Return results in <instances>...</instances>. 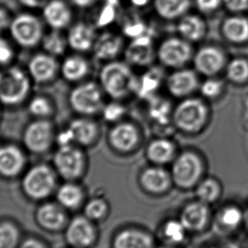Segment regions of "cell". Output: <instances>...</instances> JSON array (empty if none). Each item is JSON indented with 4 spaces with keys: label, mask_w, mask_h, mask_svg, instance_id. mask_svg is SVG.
<instances>
[{
    "label": "cell",
    "mask_w": 248,
    "mask_h": 248,
    "mask_svg": "<svg viewBox=\"0 0 248 248\" xmlns=\"http://www.w3.org/2000/svg\"><path fill=\"white\" fill-rule=\"evenodd\" d=\"M209 120V109L200 98L183 99L172 111L173 127L183 134L196 135L202 132Z\"/></svg>",
    "instance_id": "3957f363"
},
{
    "label": "cell",
    "mask_w": 248,
    "mask_h": 248,
    "mask_svg": "<svg viewBox=\"0 0 248 248\" xmlns=\"http://www.w3.org/2000/svg\"><path fill=\"white\" fill-rule=\"evenodd\" d=\"M20 248H46L45 245L35 239H29L21 244Z\"/></svg>",
    "instance_id": "681fc988"
},
{
    "label": "cell",
    "mask_w": 248,
    "mask_h": 248,
    "mask_svg": "<svg viewBox=\"0 0 248 248\" xmlns=\"http://www.w3.org/2000/svg\"><path fill=\"white\" fill-rule=\"evenodd\" d=\"M138 184L143 192L152 197L164 196L174 187L170 171L165 167L152 164L139 173Z\"/></svg>",
    "instance_id": "9c48e42d"
},
{
    "label": "cell",
    "mask_w": 248,
    "mask_h": 248,
    "mask_svg": "<svg viewBox=\"0 0 248 248\" xmlns=\"http://www.w3.org/2000/svg\"><path fill=\"white\" fill-rule=\"evenodd\" d=\"M96 38L94 28L83 22L73 26L66 37L70 48L82 53L93 49Z\"/></svg>",
    "instance_id": "d4e9b609"
},
{
    "label": "cell",
    "mask_w": 248,
    "mask_h": 248,
    "mask_svg": "<svg viewBox=\"0 0 248 248\" xmlns=\"http://www.w3.org/2000/svg\"><path fill=\"white\" fill-rule=\"evenodd\" d=\"M169 108V104L165 100H155L152 102L150 109V117H152V121L157 124L159 127L169 125V115H172L170 114Z\"/></svg>",
    "instance_id": "ab89813d"
},
{
    "label": "cell",
    "mask_w": 248,
    "mask_h": 248,
    "mask_svg": "<svg viewBox=\"0 0 248 248\" xmlns=\"http://www.w3.org/2000/svg\"><path fill=\"white\" fill-rule=\"evenodd\" d=\"M55 186V175L46 166H36L27 173L23 180L25 192L33 199L48 197Z\"/></svg>",
    "instance_id": "7c38bea8"
},
{
    "label": "cell",
    "mask_w": 248,
    "mask_h": 248,
    "mask_svg": "<svg viewBox=\"0 0 248 248\" xmlns=\"http://www.w3.org/2000/svg\"><path fill=\"white\" fill-rule=\"evenodd\" d=\"M166 89L169 94L177 99L190 97L199 90L200 81L195 70L186 67L172 72L165 79Z\"/></svg>",
    "instance_id": "4fadbf2b"
},
{
    "label": "cell",
    "mask_w": 248,
    "mask_h": 248,
    "mask_svg": "<svg viewBox=\"0 0 248 248\" xmlns=\"http://www.w3.org/2000/svg\"><path fill=\"white\" fill-rule=\"evenodd\" d=\"M177 248V247H172V246H168V245H163V246H161V247H159V248Z\"/></svg>",
    "instance_id": "db71d44e"
},
{
    "label": "cell",
    "mask_w": 248,
    "mask_h": 248,
    "mask_svg": "<svg viewBox=\"0 0 248 248\" xmlns=\"http://www.w3.org/2000/svg\"><path fill=\"white\" fill-rule=\"evenodd\" d=\"M125 52L128 64L142 67L150 66L156 56V49L149 34L132 39Z\"/></svg>",
    "instance_id": "ac0fdd59"
},
{
    "label": "cell",
    "mask_w": 248,
    "mask_h": 248,
    "mask_svg": "<svg viewBox=\"0 0 248 248\" xmlns=\"http://www.w3.org/2000/svg\"><path fill=\"white\" fill-rule=\"evenodd\" d=\"M31 90L30 76L16 66L0 73V102L16 106L28 96Z\"/></svg>",
    "instance_id": "277c9868"
},
{
    "label": "cell",
    "mask_w": 248,
    "mask_h": 248,
    "mask_svg": "<svg viewBox=\"0 0 248 248\" xmlns=\"http://www.w3.org/2000/svg\"><path fill=\"white\" fill-rule=\"evenodd\" d=\"M159 233L164 245L177 247L186 241L189 232L179 218H169L161 224Z\"/></svg>",
    "instance_id": "4dcf8cb0"
},
{
    "label": "cell",
    "mask_w": 248,
    "mask_h": 248,
    "mask_svg": "<svg viewBox=\"0 0 248 248\" xmlns=\"http://www.w3.org/2000/svg\"><path fill=\"white\" fill-rule=\"evenodd\" d=\"M37 219L40 225L45 229L56 231L65 224L66 215L57 205L47 203L38 209Z\"/></svg>",
    "instance_id": "1f68e13d"
},
{
    "label": "cell",
    "mask_w": 248,
    "mask_h": 248,
    "mask_svg": "<svg viewBox=\"0 0 248 248\" xmlns=\"http://www.w3.org/2000/svg\"><path fill=\"white\" fill-rule=\"evenodd\" d=\"M28 109L33 116L41 118L48 117L52 112L51 104L46 98L42 96L33 98L29 103Z\"/></svg>",
    "instance_id": "7bdbcfd3"
},
{
    "label": "cell",
    "mask_w": 248,
    "mask_h": 248,
    "mask_svg": "<svg viewBox=\"0 0 248 248\" xmlns=\"http://www.w3.org/2000/svg\"><path fill=\"white\" fill-rule=\"evenodd\" d=\"M9 28L15 41L24 48L34 47L45 36L41 21L33 15H18L11 20Z\"/></svg>",
    "instance_id": "52a82bcc"
},
{
    "label": "cell",
    "mask_w": 248,
    "mask_h": 248,
    "mask_svg": "<svg viewBox=\"0 0 248 248\" xmlns=\"http://www.w3.org/2000/svg\"><path fill=\"white\" fill-rule=\"evenodd\" d=\"M207 30L206 22L198 15H186L179 19L177 24L179 37L190 44L202 40L207 34Z\"/></svg>",
    "instance_id": "cb8c5ba5"
},
{
    "label": "cell",
    "mask_w": 248,
    "mask_h": 248,
    "mask_svg": "<svg viewBox=\"0 0 248 248\" xmlns=\"http://www.w3.org/2000/svg\"><path fill=\"white\" fill-rule=\"evenodd\" d=\"M43 16L53 30H62L70 24L72 12L64 1L50 0L44 6Z\"/></svg>",
    "instance_id": "603a6c76"
},
{
    "label": "cell",
    "mask_w": 248,
    "mask_h": 248,
    "mask_svg": "<svg viewBox=\"0 0 248 248\" xmlns=\"http://www.w3.org/2000/svg\"><path fill=\"white\" fill-rule=\"evenodd\" d=\"M108 140L114 151L123 155H129L138 150L141 144L142 135L135 124L121 121L110 129Z\"/></svg>",
    "instance_id": "ba28073f"
},
{
    "label": "cell",
    "mask_w": 248,
    "mask_h": 248,
    "mask_svg": "<svg viewBox=\"0 0 248 248\" xmlns=\"http://www.w3.org/2000/svg\"><path fill=\"white\" fill-rule=\"evenodd\" d=\"M115 16H116L115 0H107V3L104 4L99 16L97 17V25L105 26V25L109 24L110 21H113Z\"/></svg>",
    "instance_id": "ee69618b"
},
{
    "label": "cell",
    "mask_w": 248,
    "mask_h": 248,
    "mask_svg": "<svg viewBox=\"0 0 248 248\" xmlns=\"http://www.w3.org/2000/svg\"><path fill=\"white\" fill-rule=\"evenodd\" d=\"M194 4L202 14H214L223 6V0H193Z\"/></svg>",
    "instance_id": "f6af8a7d"
},
{
    "label": "cell",
    "mask_w": 248,
    "mask_h": 248,
    "mask_svg": "<svg viewBox=\"0 0 248 248\" xmlns=\"http://www.w3.org/2000/svg\"><path fill=\"white\" fill-rule=\"evenodd\" d=\"M58 68L55 56L45 52L34 55L28 63L29 76L37 83H46L53 79Z\"/></svg>",
    "instance_id": "ffe728a7"
},
{
    "label": "cell",
    "mask_w": 248,
    "mask_h": 248,
    "mask_svg": "<svg viewBox=\"0 0 248 248\" xmlns=\"http://www.w3.org/2000/svg\"><path fill=\"white\" fill-rule=\"evenodd\" d=\"M103 118L108 123H119L126 114V107L119 103V100H115L110 103L105 104L101 110Z\"/></svg>",
    "instance_id": "b9f144b4"
},
{
    "label": "cell",
    "mask_w": 248,
    "mask_h": 248,
    "mask_svg": "<svg viewBox=\"0 0 248 248\" xmlns=\"http://www.w3.org/2000/svg\"><path fill=\"white\" fill-rule=\"evenodd\" d=\"M90 71L89 63L79 55H72L64 60L61 66L62 76L69 82L83 79Z\"/></svg>",
    "instance_id": "d6a6232c"
},
{
    "label": "cell",
    "mask_w": 248,
    "mask_h": 248,
    "mask_svg": "<svg viewBox=\"0 0 248 248\" xmlns=\"http://www.w3.org/2000/svg\"><path fill=\"white\" fill-rule=\"evenodd\" d=\"M206 171L203 156L191 149L179 152L170 169L173 186L183 191L194 190L206 177Z\"/></svg>",
    "instance_id": "7a4b0ae2"
},
{
    "label": "cell",
    "mask_w": 248,
    "mask_h": 248,
    "mask_svg": "<svg viewBox=\"0 0 248 248\" xmlns=\"http://www.w3.org/2000/svg\"><path fill=\"white\" fill-rule=\"evenodd\" d=\"M24 166V155L14 145L0 148V174L6 177L17 175Z\"/></svg>",
    "instance_id": "83f0119b"
},
{
    "label": "cell",
    "mask_w": 248,
    "mask_h": 248,
    "mask_svg": "<svg viewBox=\"0 0 248 248\" xmlns=\"http://www.w3.org/2000/svg\"><path fill=\"white\" fill-rule=\"evenodd\" d=\"M153 2V0H128L131 7L135 9H144Z\"/></svg>",
    "instance_id": "816d5d0a"
},
{
    "label": "cell",
    "mask_w": 248,
    "mask_h": 248,
    "mask_svg": "<svg viewBox=\"0 0 248 248\" xmlns=\"http://www.w3.org/2000/svg\"><path fill=\"white\" fill-rule=\"evenodd\" d=\"M225 76L234 84L248 83V60L237 57L227 62L224 68Z\"/></svg>",
    "instance_id": "e575fe53"
},
{
    "label": "cell",
    "mask_w": 248,
    "mask_h": 248,
    "mask_svg": "<svg viewBox=\"0 0 248 248\" xmlns=\"http://www.w3.org/2000/svg\"><path fill=\"white\" fill-rule=\"evenodd\" d=\"M192 62L195 71L199 75L211 78L224 71L227 59L219 47L206 45L194 53Z\"/></svg>",
    "instance_id": "30bf717a"
},
{
    "label": "cell",
    "mask_w": 248,
    "mask_h": 248,
    "mask_svg": "<svg viewBox=\"0 0 248 248\" xmlns=\"http://www.w3.org/2000/svg\"><path fill=\"white\" fill-rule=\"evenodd\" d=\"M196 199L213 205L220 200L223 195V186L215 177L206 176L194 189Z\"/></svg>",
    "instance_id": "f546056e"
},
{
    "label": "cell",
    "mask_w": 248,
    "mask_h": 248,
    "mask_svg": "<svg viewBox=\"0 0 248 248\" xmlns=\"http://www.w3.org/2000/svg\"><path fill=\"white\" fill-rule=\"evenodd\" d=\"M221 32L226 41L233 45L248 43V18L242 15H232L221 26Z\"/></svg>",
    "instance_id": "7402d4cb"
},
{
    "label": "cell",
    "mask_w": 248,
    "mask_h": 248,
    "mask_svg": "<svg viewBox=\"0 0 248 248\" xmlns=\"http://www.w3.org/2000/svg\"><path fill=\"white\" fill-rule=\"evenodd\" d=\"M153 234L143 228H124L115 234L112 248H156Z\"/></svg>",
    "instance_id": "2e32d148"
},
{
    "label": "cell",
    "mask_w": 248,
    "mask_h": 248,
    "mask_svg": "<svg viewBox=\"0 0 248 248\" xmlns=\"http://www.w3.org/2000/svg\"><path fill=\"white\" fill-rule=\"evenodd\" d=\"M11 20H10L7 12L0 8V31L9 28Z\"/></svg>",
    "instance_id": "c3c4849f"
},
{
    "label": "cell",
    "mask_w": 248,
    "mask_h": 248,
    "mask_svg": "<svg viewBox=\"0 0 248 248\" xmlns=\"http://www.w3.org/2000/svg\"><path fill=\"white\" fill-rule=\"evenodd\" d=\"M199 91L201 95L209 100H214L223 94L224 90V83L222 80L215 77L207 78V79L200 83Z\"/></svg>",
    "instance_id": "74e56055"
},
{
    "label": "cell",
    "mask_w": 248,
    "mask_h": 248,
    "mask_svg": "<svg viewBox=\"0 0 248 248\" xmlns=\"http://www.w3.org/2000/svg\"><path fill=\"white\" fill-rule=\"evenodd\" d=\"M162 82V73L160 70H149L143 76L138 78L136 92L142 98H151L155 94Z\"/></svg>",
    "instance_id": "836d02e7"
},
{
    "label": "cell",
    "mask_w": 248,
    "mask_h": 248,
    "mask_svg": "<svg viewBox=\"0 0 248 248\" xmlns=\"http://www.w3.org/2000/svg\"><path fill=\"white\" fill-rule=\"evenodd\" d=\"M14 57V49L10 43L0 38V66H6Z\"/></svg>",
    "instance_id": "7dc6e473"
},
{
    "label": "cell",
    "mask_w": 248,
    "mask_h": 248,
    "mask_svg": "<svg viewBox=\"0 0 248 248\" xmlns=\"http://www.w3.org/2000/svg\"><path fill=\"white\" fill-rule=\"evenodd\" d=\"M192 45L180 37L164 39L156 48V57L162 66L171 69L186 67L193 59Z\"/></svg>",
    "instance_id": "5b68a950"
},
{
    "label": "cell",
    "mask_w": 248,
    "mask_h": 248,
    "mask_svg": "<svg viewBox=\"0 0 248 248\" xmlns=\"http://www.w3.org/2000/svg\"><path fill=\"white\" fill-rule=\"evenodd\" d=\"M192 0H153L155 14L165 21H176L188 14Z\"/></svg>",
    "instance_id": "484cf974"
},
{
    "label": "cell",
    "mask_w": 248,
    "mask_h": 248,
    "mask_svg": "<svg viewBox=\"0 0 248 248\" xmlns=\"http://www.w3.org/2000/svg\"><path fill=\"white\" fill-rule=\"evenodd\" d=\"M223 6L232 15H241L248 11V0H223Z\"/></svg>",
    "instance_id": "bcb514c9"
},
{
    "label": "cell",
    "mask_w": 248,
    "mask_h": 248,
    "mask_svg": "<svg viewBox=\"0 0 248 248\" xmlns=\"http://www.w3.org/2000/svg\"><path fill=\"white\" fill-rule=\"evenodd\" d=\"M57 197L62 206L67 208H75L79 206L83 200V191L78 186L66 184L60 188Z\"/></svg>",
    "instance_id": "8d00e7d4"
},
{
    "label": "cell",
    "mask_w": 248,
    "mask_h": 248,
    "mask_svg": "<svg viewBox=\"0 0 248 248\" xmlns=\"http://www.w3.org/2000/svg\"><path fill=\"white\" fill-rule=\"evenodd\" d=\"M104 91L100 85L87 82L77 86L70 93V104L77 113L93 116L103 109Z\"/></svg>",
    "instance_id": "8992f818"
},
{
    "label": "cell",
    "mask_w": 248,
    "mask_h": 248,
    "mask_svg": "<svg viewBox=\"0 0 248 248\" xmlns=\"http://www.w3.org/2000/svg\"><path fill=\"white\" fill-rule=\"evenodd\" d=\"M179 218L189 233H202L212 222L211 205L197 199L189 202L182 207Z\"/></svg>",
    "instance_id": "8fae6325"
},
{
    "label": "cell",
    "mask_w": 248,
    "mask_h": 248,
    "mask_svg": "<svg viewBox=\"0 0 248 248\" xmlns=\"http://www.w3.org/2000/svg\"><path fill=\"white\" fill-rule=\"evenodd\" d=\"M138 78L126 62H107L100 73V85L104 93L115 100H120L136 92Z\"/></svg>",
    "instance_id": "6da1fadb"
},
{
    "label": "cell",
    "mask_w": 248,
    "mask_h": 248,
    "mask_svg": "<svg viewBox=\"0 0 248 248\" xmlns=\"http://www.w3.org/2000/svg\"><path fill=\"white\" fill-rule=\"evenodd\" d=\"M95 231L90 218L77 217L66 230V239L70 244L76 248H87L95 240Z\"/></svg>",
    "instance_id": "44dd1931"
},
{
    "label": "cell",
    "mask_w": 248,
    "mask_h": 248,
    "mask_svg": "<svg viewBox=\"0 0 248 248\" xmlns=\"http://www.w3.org/2000/svg\"><path fill=\"white\" fill-rule=\"evenodd\" d=\"M42 44L45 53L55 57L63 55L68 46L67 38L60 32V30H53L51 32L45 35L42 39Z\"/></svg>",
    "instance_id": "d590c367"
},
{
    "label": "cell",
    "mask_w": 248,
    "mask_h": 248,
    "mask_svg": "<svg viewBox=\"0 0 248 248\" xmlns=\"http://www.w3.org/2000/svg\"><path fill=\"white\" fill-rule=\"evenodd\" d=\"M55 164L59 172L66 179H76L84 167L82 152L73 145L62 146L55 154Z\"/></svg>",
    "instance_id": "9a60e30c"
},
{
    "label": "cell",
    "mask_w": 248,
    "mask_h": 248,
    "mask_svg": "<svg viewBox=\"0 0 248 248\" xmlns=\"http://www.w3.org/2000/svg\"><path fill=\"white\" fill-rule=\"evenodd\" d=\"M24 143L30 151L44 152L51 145L53 140L52 124L46 120H37L29 124L25 130Z\"/></svg>",
    "instance_id": "e0dca14e"
},
{
    "label": "cell",
    "mask_w": 248,
    "mask_h": 248,
    "mask_svg": "<svg viewBox=\"0 0 248 248\" xmlns=\"http://www.w3.org/2000/svg\"><path fill=\"white\" fill-rule=\"evenodd\" d=\"M19 239V231L11 223L0 224V248H16Z\"/></svg>",
    "instance_id": "60d3db41"
},
{
    "label": "cell",
    "mask_w": 248,
    "mask_h": 248,
    "mask_svg": "<svg viewBox=\"0 0 248 248\" xmlns=\"http://www.w3.org/2000/svg\"><path fill=\"white\" fill-rule=\"evenodd\" d=\"M73 4L80 8H87L92 6L98 0H71Z\"/></svg>",
    "instance_id": "f5cc1de1"
},
{
    "label": "cell",
    "mask_w": 248,
    "mask_h": 248,
    "mask_svg": "<svg viewBox=\"0 0 248 248\" xmlns=\"http://www.w3.org/2000/svg\"><path fill=\"white\" fill-rule=\"evenodd\" d=\"M21 4L29 8L44 7L46 4L45 0H19Z\"/></svg>",
    "instance_id": "f907efd6"
},
{
    "label": "cell",
    "mask_w": 248,
    "mask_h": 248,
    "mask_svg": "<svg viewBox=\"0 0 248 248\" xmlns=\"http://www.w3.org/2000/svg\"><path fill=\"white\" fill-rule=\"evenodd\" d=\"M175 142L165 136L152 139L145 148V158L152 165L162 166L172 164L179 154Z\"/></svg>",
    "instance_id": "5bb4252c"
},
{
    "label": "cell",
    "mask_w": 248,
    "mask_h": 248,
    "mask_svg": "<svg viewBox=\"0 0 248 248\" xmlns=\"http://www.w3.org/2000/svg\"><path fill=\"white\" fill-rule=\"evenodd\" d=\"M109 212V205L102 198H94L85 207V214L90 220H100L107 217Z\"/></svg>",
    "instance_id": "f35d334b"
},
{
    "label": "cell",
    "mask_w": 248,
    "mask_h": 248,
    "mask_svg": "<svg viewBox=\"0 0 248 248\" xmlns=\"http://www.w3.org/2000/svg\"><path fill=\"white\" fill-rule=\"evenodd\" d=\"M244 220V213L235 204H227L219 209L215 216V221L219 231L226 233L236 231Z\"/></svg>",
    "instance_id": "f1b7e54d"
},
{
    "label": "cell",
    "mask_w": 248,
    "mask_h": 248,
    "mask_svg": "<svg viewBox=\"0 0 248 248\" xmlns=\"http://www.w3.org/2000/svg\"><path fill=\"white\" fill-rule=\"evenodd\" d=\"M67 130L73 142L83 145H91L98 137L99 128L93 121L78 118L70 124Z\"/></svg>",
    "instance_id": "4316f807"
},
{
    "label": "cell",
    "mask_w": 248,
    "mask_h": 248,
    "mask_svg": "<svg viewBox=\"0 0 248 248\" xmlns=\"http://www.w3.org/2000/svg\"><path fill=\"white\" fill-rule=\"evenodd\" d=\"M124 39L120 35L111 31H105L97 35L93 45V55L99 61L112 62L123 51Z\"/></svg>",
    "instance_id": "d6986e66"
}]
</instances>
